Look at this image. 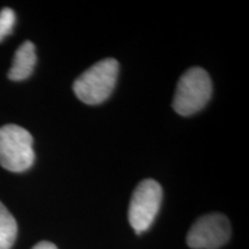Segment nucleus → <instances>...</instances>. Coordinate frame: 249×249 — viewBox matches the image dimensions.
<instances>
[{
    "label": "nucleus",
    "instance_id": "nucleus-1",
    "mask_svg": "<svg viewBox=\"0 0 249 249\" xmlns=\"http://www.w3.org/2000/svg\"><path fill=\"white\" fill-rule=\"evenodd\" d=\"M119 64L107 58L96 62L77 77L73 85L76 97L88 105H97L110 97L117 83Z\"/></svg>",
    "mask_w": 249,
    "mask_h": 249
},
{
    "label": "nucleus",
    "instance_id": "nucleus-2",
    "mask_svg": "<svg viewBox=\"0 0 249 249\" xmlns=\"http://www.w3.org/2000/svg\"><path fill=\"white\" fill-rule=\"evenodd\" d=\"M211 95L213 82L209 74L201 67H192L178 81L172 107L180 116H192L208 104Z\"/></svg>",
    "mask_w": 249,
    "mask_h": 249
},
{
    "label": "nucleus",
    "instance_id": "nucleus-3",
    "mask_svg": "<svg viewBox=\"0 0 249 249\" xmlns=\"http://www.w3.org/2000/svg\"><path fill=\"white\" fill-rule=\"evenodd\" d=\"M34 139L18 124L0 127V165L11 172H24L35 161Z\"/></svg>",
    "mask_w": 249,
    "mask_h": 249
},
{
    "label": "nucleus",
    "instance_id": "nucleus-4",
    "mask_svg": "<svg viewBox=\"0 0 249 249\" xmlns=\"http://www.w3.org/2000/svg\"><path fill=\"white\" fill-rule=\"evenodd\" d=\"M163 189L154 179H145L138 185L130 198L128 220L138 234L147 231L160 211Z\"/></svg>",
    "mask_w": 249,
    "mask_h": 249
},
{
    "label": "nucleus",
    "instance_id": "nucleus-5",
    "mask_svg": "<svg viewBox=\"0 0 249 249\" xmlns=\"http://www.w3.org/2000/svg\"><path fill=\"white\" fill-rule=\"evenodd\" d=\"M231 236V224L222 213H209L193 224L187 245L193 249H217L226 244Z\"/></svg>",
    "mask_w": 249,
    "mask_h": 249
},
{
    "label": "nucleus",
    "instance_id": "nucleus-6",
    "mask_svg": "<svg viewBox=\"0 0 249 249\" xmlns=\"http://www.w3.org/2000/svg\"><path fill=\"white\" fill-rule=\"evenodd\" d=\"M37 61L36 48L30 40H26L15 52L12 67L8 71V79L23 81L33 74Z\"/></svg>",
    "mask_w": 249,
    "mask_h": 249
},
{
    "label": "nucleus",
    "instance_id": "nucleus-7",
    "mask_svg": "<svg viewBox=\"0 0 249 249\" xmlns=\"http://www.w3.org/2000/svg\"><path fill=\"white\" fill-rule=\"evenodd\" d=\"M18 235V224L13 214L0 202V249H11Z\"/></svg>",
    "mask_w": 249,
    "mask_h": 249
},
{
    "label": "nucleus",
    "instance_id": "nucleus-8",
    "mask_svg": "<svg viewBox=\"0 0 249 249\" xmlns=\"http://www.w3.org/2000/svg\"><path fill=\"white\" fill-rule=\"evenodd\" d=\"M17 17L12 8L6 7L0 11V42H2L13 31Z\"/></svg>",
    "mask_w": 249,
    "mask_h": 249
},
{
    "label": "nucleus",
    "instance_id": "nucleus-9",
    "mask_svg": "<svg viewBox=\"0 0 249 249\" xmlns=\"http://www.w3.org/2000/svg\"><path fill=\"white\" fill-rule=\"evenodd\" d=\"M31 249H58L57 246L49 241H40L36 244Z\"/></svg>",
    "mask_w": 249,
    "mask_h": 249
}]
</instances>
